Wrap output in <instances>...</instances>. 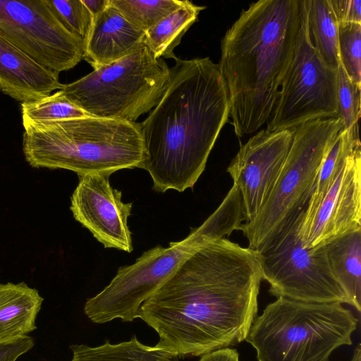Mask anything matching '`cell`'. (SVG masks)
Instances as JSON below:
<instances>
[{
    "label": "cell",
    "mask_w": 361,
    "mask_h": 361,
    "mask_svg": "<svg viewBox=\"0 0 361 361\" xmlns=\"http://www.w3.org/2000/svg\"><path fill=\"white\" fill-rule=\"evenodd\" d=\"M23 122L57 121L90 116L59 90L39 99L21 103Z\"/></svg>",
    "instance_id": "23"
},
{
    "label": "cell",
    "mask_w": 361,
    "mask_h": 361,
    "mask_svg": "<svg viewBox=\"0 0 361 361\" xmlns=\"http://www.w3.org/2000/svg\"><path fill=\"white\" fill-rule=\"evenodd\" d=\"M44 1L62 25L85 44L93 17L82 0Z\"/></svg>",
    "instance_id": "27"
},
{
    "label": "cell",
    "mask_w": 361,
    "mask_h": 361,
    "mask_svg": "<svg viewBox=\"0 0 361 361\" xmlns=\"http://www.w3.org/2000/svg\"><path fill=\"white\" fill-rule=\"evenodd\" d=\"M169 78L167 63L143 44L122 59L63 84L61 90L92 116L135 122L158 104Z\"/></svg>",
    "instance_id": "6"
},
{
    "label": "cell",
    "mask_w": 361,
    "mask_h": 361,
    "mask_svg": "<svg viewBox=\"0 0 361 361\" xmlns=\"http://www.w3.org/2000/svg\"><path fill=\"white\" fill-rule=\"evenodd\" d=\"M360 93L361 87L350 80L340 64L338 69V116L343 122V128L354 149H361L359 136Z\"/></svg>",
    "instance_id": "25"
},
{
    "label": "cell",
    "mask_w": 361,
    "mask_h": 361,
    "mask_svg": "<svg viewBox=\"0 0 361 361\" xmlns=\"http://www.w3.org/2000/svg\"><path fill=\"white\" fill-rule=\"evenodd\" d=\"M338 24H361L360 0H327Z\"/></svg>",
    "instance_id": "28"
},
{
    "label": "cell",
    "mask_w": 361,
    "mask_h": 361,
    "mask_svg": "<svg viewBox=\"0 0 361 361\" xmlns=\"http://www.w3.org/2000/svg\"><path fill=\"white\" fill-rule=\"evenodd\" d=\"M0 33L56 73L73 68L83 58L82 41L62 25L44 0H0Z\"/></svg>",
    "instance_id": "11"
},
{
    "label": "cell",
    "mask_w": 361,
    "mask_h": 361,
    "mask_svg": "<svg viewBox=\"0 0 361 361\" xmlns=\"http://www.w3.org/2000/svg\"><path fill=\"white\" fill-rule=\"evenodd\" d=\"M205 8V6L185 0L179 8L145 32L143 44L157 59L164 56L175 60L177 56L173 53L174 49L197 20L200 11Z\"/></svg>",
    "instance_id": "19"
},
{
    "label": "cell",
    "mask_w": 361,
    "mask_h": 361,
    "mask_svg": "<svg viewBox=\"0 0 361 361\" xmlns=\"http://www.w3.org/2000/svg\"><path fill=\"white\" fill-rule=\"evenodd\" d=\"M344 128L336 137L322 162L305 209L304 219L314 212L336 178L349 157L355 151Z\"/></svg>",
    "instance_id": "22"
},
{
    "label": "cell",
    "mask_w": 361,
    "mask_h": 361,
    "mask_svg": "<svg viewBox=\"0 0 361 361\" xmlns=\"http://www.w3.org/2000/svg\"><path fill=\"white\" fill-rule=\"evenodd\" d=\"M337 116L338 70L326 65L312 44L303 0L295 51L264 130H293L308 121Z\"/></svg>",
    "instance_id": "10"
},
{
    "label": "cell",
    "mask_w": 361,
    "mask_h": 361,
    "mask_svg": "<svg viewBox=\"0 0 361 361\" xmlns=\"http://www.w3.org/2000/svg\"><path fill=\"white\" fill-rule=\"evenodd\" d=\"M330 270L350 305L361 310V228L331 238L320 245Z\"/></svg>",
    "instance_id": "17"
},
{
    "label": "cell",
    "mask_w": 361,
    "mask_h": 361,
    "mask_svg": "<svg viewBox=\"0 0 361 361\" xmlns=\"http://www.w3.org/2000/svg\"><path fill=\"white\" fill-rule=\"evenodd\" d=\"M307 204L294 209L256 250L262 280L267 281L270 293L277 298L350 305L321 247H305L300 227Z\"/></svg>",
    "instance_id": "7"
},
{
    "label": "cell",
    "mask_w": 361,
    "mask_h": 361,
    "mask_svg": "<svg viewBox=\"0 0 361 361\" xmlns=\"http://www.w3.org/2000/svg\"><path fill=\"white\" fill-rule=\"evenodd\" d=\"M44 299L25 283L0 284V341L28 336Z\"/></svg>",
    "instance_id": "18"
},
{
    "label": "cell",
    "mask_w": 361,
    "mask_h": 361,
    "mask_svg": "<svg viewBox=\"0 0 361 361\" xmlns=\"http://www.w3.org/2000/svg\"><path fill=\"white\" fill-rule=\"evenodd\" d=\"M338 56L348 76L361 87V24H338Z\"/></svg>",
    "instance_id": "26"
},
{
    "label": "cell",
    "mask_w": 361,
    "mask_h": 361,
    "mask_svg": "<svg viewBox=\"0 0 361 361\" xmlns=\"http://www.w3.org/2000/svg\"><path fill=\"white\" fill-rule=\"evenodd\" d=\"M59 73L38 64L0 33V91L23 103L61 90Z\"/></svg>",
    "instance_id": "15"
},
{
    "label": "cell",
    "mask_w": 361,
    "mask_h": 361,
    "mask_svg": "<svg viewBox=\"0 0 361 361\" xmlns=\"http://www.w3.org/2000/svg\"><path fill=\"white\" fill-rule=\"evenodd\" d=\"M361 228V149L354 152L314 212L302 220L300 235L307 248Z\"/></svg>",
    "instance_id": "14"
},
{
    "label": "cell",
    "mask_w": 361,
    "mask_h": 361,
    "mask_svg": "<svg viewBox=\"0 0 361 361\" xmlns=\"http://www.w3.org/2000/svg\"><path fill=\"white\" fill-rule=\"evenodd\" d=\"M71 361H178V357L155 346L140 343L135 336L130 341L117 344L108 340L102 345L90 347L71 345Z\"/></svg>",
    "instance_id": "21"
},
{
    "label": "cell",
    "mask_w": 361,
    "mask_h": 361,
    "mask_svg": "<svg viewBox=\"0 0 361 361\" xmlns=\"http://www.w3.org/2000/svg\"><path fill=\"white\" fill-rule=\"evenodd\" d=\"M343 128L341 117L319 118L293 129L290 149L270 196L256 218L240 229L257 250L294 209L308 202L322 161Z\"/></svg>",
    "instance_id": "8"
},
{
    "label": "cell",
    "mask_w": 361,
    "mask_h": 361,
    "mask_svg": "<svg viewBox=\"0 0 361 361\" xmlns=\"http://www.w3.org/2000/svg\"><path fill=\"white\" fill-rule=\"evenodd\" d=\"M293 130L258 131L231 161L227 172L240 191L244 224L253 221L268 200L290 149Z\"/></svg>",
    "instance_id": "12"
},
{
    "label": "cell",
    "mask_w": 361,
    "mask_h": 361,
    "mask_svg": "<svg viewBox=\"0 0 361 361\" xmlns=\"http://www.w3.org/2000/svg\"><path fill=\"white\" fill-rule=\"evenodd\" d=\"M307 22L312 44L323 61L338 70V27L327 0H305Z\"/></svg>",
    "instance_id": "20"
},
{
    "label": "cell",
    "mask_w": 361,
    "mask_h": 361,
    "mask_svg": "<svg viewBox=\"0 0 361 361\" xmlns=\"http://www.w3.org/2000/svg\"><path fill=\"white\" fill-rule=\"evenodd\" d=\"M350 361H361V348L360 344L359 343L354 351V354Z\"/></svg>",
    "instance_id": "32"
},
{
    "label": "cell",
    "mask_w": 361,
    "mask_h": 361,
    "mask_svg": "<svg viewBox=\"0 0 361 361\" xmlns=\"http://www.w3.org/2000/svg\"><path fill=\"white\" fill-rule=\"evenodd\" d=\"M303 0H259L241 11L221 42L218 63L235 135L252 134L270 118L293 60Z\"/></svg>",
    "instance_id": "3"
},
{
    "label": "cell",
    "mask_w": 361,
    "mask_h": 361,
    "mask_svg": "<svg viewBox=\"0 0 361 361\" xmlns=\"http://www.w3.org/2000/svg\"><path fill=\"white\" fill-rule=\"evenodd\" d=\"M23 125L24 155L35 168L111 175L145 159L141 123L90 116Z\"/></svg>",
    "instance_id": "4"
},
{
    "label": "cell",
    "mask_w": 361,
    "mask_h": 361,
    "mask_svg": "<svg viewBox=\"0 0 361 361\" xmlns=\"http://www.w3.org/2000/svg\"><path fill=\"white\" fill-rule=\"evenodd\" d=\"M145 32L132 25L111 4L94 16L82 59L94 69L116 61L143 44Z\"/></svg>",
    "instance_id": "16"
},
{
    "label": "cell",
    "mask_w": 361,
    "mask_h": 361,
    "mask_svg": "<svg viewBox=\"0 0 361 361\" xmlns=\"http://www.w3.org/2000/svg\"><path fill=\"white\" fill-rule=\"evenodd\" d=\"M199 361H239L235 349L225 348L203 355Z\"/></svg>",
    "instance_id": "30"
},
{
    "label": "cell",
    "mask_w": 361,
    "mask_h": 361,
    "mask_svg": "<svg viewBox=\"0 0 361 361\" xmlns=\"http://www.w3.org/2000/svg\"><path fill=\"white\" fill-rule=\"evenodd\" d=\"M219 238V232L207 218L183 240L170 243L167 247L158 245L143 252L133 264L120 267L107 286L87 299L85 314L97 324L115 319L134 321L139 317L142 304L183 261L204 243Z\"/></svg>",
    "instance_id": "9"
},
{
    "label": "cell",
    "mask_w": 361,
    "mask_h": 361,
    "mask_svg": "<svg viewBox=\"0 0 361 361\" xmlns=\"http://www.w3.org/2000/svg\"><path fill=\"white\" fill-rule=\"evenodd\" d=\"M111 174L79 176L71 197L74 219L87 228L106 248L131 252V233L128 225L133 203H123L122 192L113 188Z\"/></svg>",
    "instance_id": "13"
},
{
    "label": "cell",
    "mask_w": 361,
    "mask_h": 361,
    "mask_svg": "<svg viewBox=\"0 0 361 361\" xmlns=\"http://www.w3.org/2000/svg\"><path fill=\"white\" fill-rule=\"evenodd\" d=\"M229 113L218 64L209 57H177L162 97L141 123L145 156L140 168L149 173L155 191L193 188Z\"/></svg>",
    "instance_id": "2"
},
{
    "label": "cell",
    "mask_w": 361,
    "mask_h": 361,
    "mask_svg": "<svg viewBox=\"0 0 361 361\" xmlns=\"http://www.w3.org/2000/svg\"><path fill=\"white\" fill-rule=\"evenodd\" d=\"M82 1L92 17L103 11L110 4V0H82Z\"/></svg>",
    "instance_id": "31"
},
{
    "label": "cell",
    "mask_w": 361,
    "mask_h": 361,
    "mask_svg": "<svg viewBox=\"0 0 361 361\" xmlns=\"http://www.w3.org/2000/svg\"><path fill=\"white\" fill-rule=\"evenodd\" d=\"M180 0H111V4L135 28L145 32L179 8Z\"/></svg>",
    "instance_id": "24"
},
{
    "label": "cell",
    "mask_w": 361,
    "mask_h": 361,
    "mask_svg": "<svg viewBox=\"0 0 361 361\" xmlns=\"http://www.w3.org/2000/svg\"><path fill=\"white\" fill-rule=\"evenodd\" d=\"M358 319L340 302L278 298L253 322L246 341L258 361H328L351 345Z\"/></svg>",
    "instance_id": "5"
},
{
    "label": "cell",
    "mask_w": 361,
    "mask_h": 361,
    "mask_svg": "<svg viewBox=\"0 0 361 361\" xmlns=\"http://www.w3.org/2000/svg\"><path fill=\"white\" fill-rule=\"evenodd\" d=\"M259 254L226 238L183 261L140 307L155 345L177 357L202 356L245 340L257 314Z\"/></svg>",
    "instance_id": "1"
},
{
    "label": "cell",
    "mask_w": 361,
    "mask_h": 361,
    "mask_svg": "<svg viewBox=\"0 0 361 361\" xmlns=\"http://www.w3.org/2000/svg\"><path fill=\"white\" fill-rule=\"evenodd\" d=\"M34 345V339L29 336L0 341V361H16Z\"/></svg>",
    "instance_id": "29"
}]
</instances>
